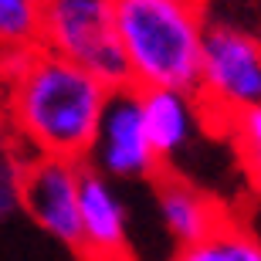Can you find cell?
Segmentation results:
<instances>
[{
    "instance_id": "6da1fadb",
    "label": "cell",
    "mask_w": 261,
    "mask_h": 261,
    "mask_svg": "<svg viewBox=\"0 0 261 261\" xmlns=\"http://www.w3.org/2000/svg\"><path fill=\"white\" fill-rule=\"evenodd\" d=\"M109 85L75 61L31 51L7 78V129L24 156H58L85 163Z\"/></svg>"
},
{
    "instance_id": "7a4b0ae2",
    "label": "cell",
    "mask_w": 261,
    "mask_h": 261,
    "mask_svg": "<svg viewBox=\"0 0 261 261\" xmlns=\"http://www.w3.org/2000/svg\"><path fill=\"white\" fill-rule=\"evenodd\" d=\"M116 34L133 88H197L207 34L200 0H116Z\"/></svg>"
},
{
    "instance_id": "3957f363",
    "label": "cell",
    "mask_w": 261,
    "mask_h": 261,
    "mask_svg": "<svg viewBox=\"0 0 261 261\" xmlns=\"http://www.w3.org/2000/svg\"><path fill=\"white\" fill-rule=\"evenodd\" d=\"M194 95L211 119H231L261 109V34L231 20L207 24Z\"/></svg>"
},
{
    "instance_id": "277c9868",
    "label": "cell",
    "mask_w": 261,
    "mask_h": 261,
    "mask_svg": "<svg viewBox=\"0 0 261 261\" xmlns=\"http://www.w3.org/2000/svg\"><path fill=\"white\" fill-rule=\"evenodd\" d=\"M41 48L75 61L109 88L129 85L116 34V0H44Z\"/></svg>"
},
{
    "instance_id": "5b68a950",
    "label": "cell",
    "mask_w": 261,
    "mask_h": 261,
    "mask_svg": "<svg viewBox=\"0 0 261 261\" xmlns=\"http://www.w3.org/2000/svg\"><path fill=\"white\" fill-rule=\"evenodd\" d=\"M85 166L102 173L112 184H149L163 173L160 160L153 153V143L146 136L139 88L119 85L109 88V98L102 106L92 146L85 153Z\"/></svg>"
},
{
    "instance_id": "8992f818",
    "label": "cell",
    "mask_w": 261,
    "mask_h": 261,
    "mask_svg": "<svg viewBox=\"0 0 261 261\" xmlns=\"http://www.w3.org/2000/svg\"><path fill=\"white\" fill-rule=\"evenodd\" d=\"M78 184L82 163L58 156H24L20 170V211L51 241L75 248L78 241Z\"/></svg>"
},
{
    "instance_id": "52a82bcc",
    "label": "cell",
    "mask_w": 261,
    "mask_h": 261,
    "mask_svg": "<svg viewBox=\"0 0 261 261\" xmlns=\"http://www.w3.org/2000/svg\"><path fill=\"white\" fill-rule=\"evenodd\" d=\"M82 261H136L133 258V224L122 187L82 163L78 184V241Z\"/></svg>"
},
{
    "instance_id": "ba28073f",
    "label": "cell",
    "mask_w": 261,
    "mask_h": 261,
    "mask_svg": "<svg viewBox=\"0 0 261 261\" xmlns=\"http://www.w3.org/2000/svg\"><path fill=\"white\" fill-rule=\"evenodd\" d=\"M139 106L160 170H170L200 139L207 112L194 92H180V88H146L139 92Z\"/></svg>"
},
{
    "instance_id": "9c48e42d",
    "label": "cell",
    "mask_w": 261,
    "mask_h": 261,
    "mask_svg": "<svg viewBox=\"0 0 261 261\" xmlns=\"http://www.w3.org/2000/svg\"><path fill=\"white\" fill-rule=\"evenodd\" d=\"M227 214L231 211L203 187H197L194 180H184L176 173L156 176V217L163 224V231L176 241V248L203 238Z\"/></svg>"
},
{
    "instance_id": "30bf717a",
    "label": "cell",
    "mask_w": 261,
    "mask_h": 261,
    "mask_svg": "<svg viewBox=\"0 0 261 261\" xmlns=\"http://www.w3.org/2000/svg\"><path fill=\"white\" fill-rule=\"evenodd\" d=\"M170 261H261V234L248 221L227 214L203 238L176 248Z\"/></svg>"
},
{
    "instance_id": "8fae6325",
    "label": "cell",
    "mask_w": 261,
    "mask_h": 261,
    "mask_svg": "<svg viewBox=\"0 0 261 261\" xmlns=\"http://www.w3.org/2000/svg\"><path fill=\"white\" fill-rule=\"evenodd\" d=\"M44 0H0V55H28L41 48Z\"/></svg>"
},
{
    "instance_id": "7c38bea8",
    "label": "cell",
    "mask_w": 261,
    "mask_h": 261,
    "mask_svg": "<svg viewBox=\"0 0 261 261\" xmlns=\"http://www.w3.org/2000/svg\"><path fill=\"white\" fill-rule=\"evenodd\" d=\"M227 133H231L234 153L241 160L248 180L261 190V109L231 119V122H227Z\"/></svg>"
},
{
    "instance_id": "4fadbf2b",
    "label": "cell",
    "mask_w": 261,
    "mask_h": 261,
    "mask_svg": "<svg viewBox=\"0 0 261 261\" xmlns=\"http://www.w3.org/2000/svg\"><path fill=\"white\" fill-rule=\"evenodd\" d=\"M20 170L24 153H17L14 146H0V224L20 211Z\"/></svg>"
},
{
    "instance_id": "5bb4252c",
    "label": "cell",
    "mask_w": 261,
    "mask_h": 261,
    "mask_svg": "<svg viewBox=\"0 0 261 261\" xmlns=\"http://www.w3.org/2000/svg\"><path fill=\"white\" fill-rule=\"evenodd\" d=\"M0 146H4V129H0Z\"/></svg>"
}]
</instances>
